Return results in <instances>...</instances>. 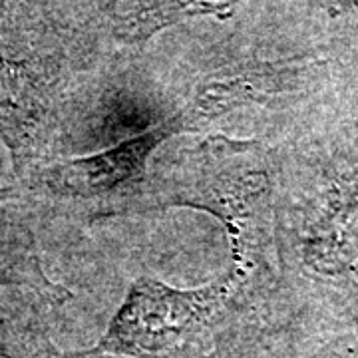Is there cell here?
Listing matches in <instances>:
<instances>
[{
	"instance_id": "7a4b0ae2",
	"label": "cell",
	"mask_w": 358,
	"mask_h": 358,
	"mask_svg": "<svg viewBox=\"0 0 358 358\" xmlns=\"http://www.w3.org/2000/svg\"><path fill=\"white\" fill-rule=\"evenodd\" d=\"M10 282H14V279L8 275V273H4V271H0V287L2 285H10Z\"/></svg>"
},
{
	"instance_id": "6da1fadb",
	"label": "cell",
	"mask_w": 358,
	"mask_h": 358,
	"mask_svg": "<svg viewBox=\"0 0 358 358\" xmlns=\"http://www.w3.org/2000/svg\"><path fill=\"white\" fill-rule=\"evenodd\" d=\"M221 287L176 291L162 282L140 279L129 289L128 301L114 320L108 341L120 346L159 348L189 329L193 320L219 301Z\"/></svg>"
}]
</instances>
